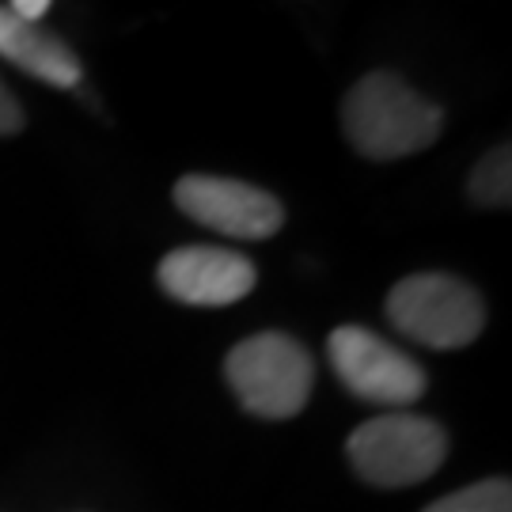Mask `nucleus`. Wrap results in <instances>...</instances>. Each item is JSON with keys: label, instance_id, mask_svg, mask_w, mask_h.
I'll return each instance as SVG.
<instances>
[{"label": "nucleus", "instance_id": "5", "mask_svg": "<svg viewBox=\"0 0 512 512\" xmlns=\"http://www.w3.org/2000/svg\"><path fill=\"white\" fill-rule=\"evenodd\" d=\"M338 380L365 403L410 406L425 391V372L414 357L365 327H338L327 342Z\"/></svg>", "mask_w": 512, "mask_h": 512}, {"label": "nucleus", "instance_id": "12", "mask_svg": "<svg viewBox=\"0 0 512 512\" xmlns=\"http://www.w3.org/2000/svg\"><path fill=\"white\" fill-rule=\"evenodd\" d=\"M50 4H54V0H12V4H8V12H16L19 19L38 23V19L50 12Z\"/></svg>", "mask_w": 512, "mask_h": 512}, {"label": "nucleus", "instance_id": "8", "mask_svg": "<svg viewBox=\"0 0 512 512\" xmlns=\"http://www.w3.org/2000/svg\"><path fill=\"white\" fill-rule=\"evenodd\" d=\"M0 57H8L23 73L46 80L54 88H76L80 84V61L76 54L42 23L19 19L16 12L0 8Z\"/></svg>", "mask_w": 512, "mask_h": 512}, {"label": "nucleus", "instance_id": "1", "mask_svg": "<svg viewBox=\"0 0 512 512\" xmlns=\"http://www.w3.org/2000/svg\"><path fill=\"white\" fill-rule=\"evenodd\" d=\"M444 114L403 76L368 73L342 99L346 141L368 160H403L425 152L440 137Z\"/></svg>", "mask_w": 512, "mask_h": 512}, {"label": "nucleus", "instance_id": "4", "mask_svg": "<svg viewBox=\"0 0 512 512\" xmlns=\"http://www.w3.org/2000/svg\"><path fill=\"white\" fill-rule=\"evenodd\" d=\"M353 471L372 486H414L437 475V467L448 456V437L433 418L421 414H384L365 421L346 444Z\"/></svg>", "mask_w": 512, "mask_h": 512}, {"label": "nucleus", "instance_id": "7", "mask_svg": "<svg viewBox=\"0 0 512 512\" xmlns=\"http://www.w3.org/2000/svg\"><path fill=\"white\" fill-rule=\"evenodd\" d=\"M156 281L179 304L224 308L255 289L258 270L251 258L224 251V247H179L160 262Z\"/></svg>", "mask_w": 512, "mask_h": 512}, {"label": "nucleus", "instance_id": "9", "mask_svg": "<svg viewBox=\"0 0 512 512\" xmlns=\"http://www.w3.org/2000/svg\"><path fill=\"white\" fill-rule=\"evenodd\" d=\"M471 202L482 209H509L512 198V152L509 145H497L478 160L475 175H471Z\"/></svg>", "mask_w": 512, "mask_h": 512}, {"label": "nucleus", "instance_id": "10", "mask_svg": "<svg viewBox=\"0 0 512 512\" xmlns=\"http://www.w3.org/2000/svg\"><path fill=\"white\" fill-rule=\"evenodd\" d=\"M425 512H512V486L505 478H486L467 490L440 497Z\"/></svg>", "mask_w": 512, "mask_h": 512}, {"label": "nucleus", "instance_id": "2", "mask_svg": "<svg viewBox=\"0 0 512 512\" xmlns=\"http://www.w3.org/2000/svg\"><path fill=\"white\" fill-rule=\"evenodd\" d=\"M224 376L247 414L285 421L308 406L315 368L311 353L296 338L281 330H262L228 353Z\"/></svg>", "mask_w": 512, "mask_h": 512}, {"label": "nucleus", "instance_id": "6", "mask_svg": "<svg viewBox=\"0 0 512 512\" xmlns=\"http://www.w3.org/2000/svg\"><path fill=\"white\" fill-rule=\"evenodd\" d=\"M175 205L190 220L232 239H270L285 224V205L270 190L220 175H186L175 183Z\"/></svg>", "mask_w": 512, "mask_h": 512}, {"label": "nucleus", "instance_id": "11", "mask_svg": "<svg viewBox=\"0 0 512 512\" xmlns=\"http://www.w3.org/2000/svg\"><path fill=\"white\" fill-rule=\"evenodd\" d=\"M19 129H23V107H19V99L0 80V137H12Z\"/></svg>", "mask_w": 512, "mask_h": 512}, {"label": "nucleus", "instance_id": "3", "mask_svg": "<svg viewBox=\"0 0 512 512\" xmlns=\"http://www.w3.org/2000/svg\"><path fill=\"white\" fill-rule=\"evenodd\" d=\"M387 319L418 346L463 349L486 327V304L452 274H414L391 289Z\"/></svg>", "mask_w": 512, "mask_h": 512}]
</instances>
